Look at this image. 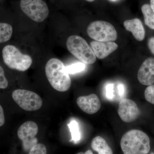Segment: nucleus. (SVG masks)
Listing matches in <instances>:
<instances>
[{
  "instance_id": "nucleus-3",
  "label": "nucleus",
  "mask_w": 154,
  "mask_h": 154,
  "mask_svg": "<svg viewBox=\"0 0 154 154\" xmlns=\"http://www.w3.org/2000/svg\"><path fill=\"white\" fill-rule=\"evenodd\" d=\"M66 46L69 51L81 62L92 64L96 61L95 53L82 37L77 35L70 36L67 40Z\"/></svg>"
},
{
  "instance_id": "nucleus-19",
  "label": "nucleus",
  "mask_w": 154,
  "mask_h": 154,
  "mask_svg": "<svg viewBox=\"0 0 154 154\" xmlns=\"http://www.w3.org/2000/svg\"><path fill=\"white\" fill-rule=\"evenodd\" d=\"M28 152L29 154H45L47 153V149L43 144L37 143L30 149Z\"/></svg>"
},
{
  "instance_id": "nucleus-2",
  "label": "nucleus",
  "mask_w": 154,
  "mask_h": 154,
  "mask_svg": "<svg viewBox=\"0 0 154 154\" xmlns=\"http://www.w3.org/2000/svg\"><path fill=\"white\" fill-rule=\"evenodd\" d=\"M120 146L125 154H146L150 150V141L145 133L133 129L123 135Z\"/></svg>"
},
{
  "instance_id": "nucleus-1",
  "label": "nucleus",
  "mask_w": 154,
  "mask_h": 154,
  "mask_svg": "<svg viewBox=\"0 0 154 154\" xmlns=\"http://www.w3.org/2000/svg\"><path fill=\"white\" fill-rule=\"evenodd\" d=\"M45 74L48 82L55 90L66 92L71 86V79L66 66L58 59L53 58L48 61L45 67Z\"/></svg>"
},
{
  "instance_id": "nucleus-12",
  "label": "nucleus",
  "mask_w": 154,
  "mask_h": 154,
  "mask_svg": "<svg viewBox=\"0 0 154 154\" xmlns=\"http://www.w3.org/2000/svg\"><path fill=\"white\" fill-rule=\"evenodd\" d=\"M92 48L96 57L103 59L114 52L118 47V45L113 41L100 42L94 40L91 42Z\"/></svg>"
},
{
  "instance_id": "nucleus-9",
  "label": "nucleus",
  "mask_w": 154,
  "mask_h": 154,
  "mask_svg": "<svg viewBox=\"0 0 154 154\" xmlns=\"http://www.w3.org/2000/svg\"><path fill=\"white\" fill-rule=\"evenodd\" d=\"M118 113L122 121L130 123L137 119L140 116V111L134 101L125 98L119 102Z\"/></svg>"
},
{
  "instance_id": "nucleus-4",
  "label": "nucleus",
  "mask_w": 154,
  "mask_h": 154,
  "mask_svg": "<svg viewBox=\"0 0 154 154\" xmlns=\"http://www.w3.org/2000/svg\"><path fill=\"white\" fill-rule=\"evenodd\" d=\"M2 57L4 62L7 66L19 71L27 70L33 62L30 56L23 54L14 45H8L4 47Z\"/></svg>"
},
{
  "instance_id": "nucleus-5",
  "label": "nucleus",
  "mask_w": 154,
  "mask_h": 154,
  "mask_svg": "<svg viewBox=\"0 0 154 154\" xmlns=\"http://www.w3.org/2000/svg\"><path fill=\"white\" fill-rule=\"evenodd\" d=\"M88 36L97 41H114L117 39V33L113 25L103 21L91 23L87 28Z\"/></svg>"
},
{
  "instance_id": "nucleus-20",
  "label": "nucleus",
  "mask_w": 154,
  "mask_h": 154,
  "mask_svg": "<svg viewBox=\"0 0 154 154\" xmlns=\"http://www.w3.org/2000/svg\"><path fill=\"white\" fill-rule=\"evenodd\" d=\"M144 96L148 102L154 105V85H151L146 88Z\"/></svg>"
},
{
  "instance_id": "nucleus-17",
  "label": "nucleus",
  "mask_w": 154,
  "mask_h": 154,
  "mask_svg": "<svg viewBox=\"0 0 154 154\" xmlns=\"http://www.w3.org/2000/svg\"><path fill=\"white\" fill-rule=\"evenodd\" d=\"M86 68L85 63L82 62H77L66 66L69 74H75L85 70Z\"/></svg>"
},
{
  "instance_id": "nucleus-27",
  "label": "nucleus",
  "mask_w": 154,
  "mask_h": 154,
  "mask_svg": "<svg viewBox=\"0 0 154 154\" xmlns=\"http://www.w3.org/2000/svg\"><path fill=\"white\" fill-rule=\"evenodd\" d=\"M85 154H93V152L91 151V150H88V151H87L85 153Z\"/></svg>"
},
{
  "instance_id": "nucleus-13",
  "label": "nucleus",
  "mask_w": 154,
  "mask_h": 154,
  "mask_svg": "<svg viewBox=\"0 0 154 154\" xmlns=\"http://www.w3.org/2000/svg\"><path fill=\"white\" fill-rule=\"evenodd\" d=\"M125 28L132 33L135 38L139 41H142L145 37V30L139 19H135L125 20L123 23Z\"/></svg>"
},
{
  "instance_id": "nucleus-11",
  "label": "nucleus",
  "mask_w": 154,
  "mask_h": 154,
  "mask_svg": "<svg viewBox=\"0 0 154 154\" xmlns=\"http://www.w3.org/2000/svg\"><path fill=\"white\" fill-rule=\"evenodd\" d=\"M137 79L143 85L149 86L154 83V58L146 59L137 73Z\"/></svg>"
},
{
  "instance_id": "nucleus-22",
  "label": "nucleus",
  "mask_w": 154,
  "mask_h": 154,
  "mask_svg": "<svg viewBox=\"0 0 154 154\" xmlns=\"http://www.w3.org/2000/svg\"><path fill=\"white\" fill-rule=\"evenodd\" d=\"M8 86V82L5 76L4 69L0 66V89H6Z\"/></svg>"
},
{
  "instance_id": "nucleus-23",
  "label": "nucleus",
  "mask_w": 154,
  "mask_h": 154,
  "mask_svg": "<svg viewBox=\"0 0 154 154\" xmlns=\"http://www.w3.org/2000/svg\"><path fill=\"white\" fill-rule=\"evenodd\" d=\"M117 94L119 97H122L124 96L125 92V88L123 84L119 83L117 85Z\"/></svg>"
},
{
  "instance_id": "nucleus-18",
  "label": "nucleus",
  "mask_w": 154,
  "mask_h": 154,
  "mask_svg": "<svg viewBox=\"0 0 154 154\" xmlns=\"http://www.w3.org/2000/svg\"><path fill=\"white\" fill-rule=\"evenodd\" d=\"M71 133L72 140L75 142L79 141L81 139V133L79 124L77 121L73 120L68 125Z\"/></svg>"
},
{
  "instance_id": "nucleus-14",
  "label": "nucleus",
  "mask_w": 154,
  "mask_h": 154,
  "mask_svg": "<svg viewBox=\"0 0 154 154\" xmlns=\"http://www.w3.org/2000/svg\"><path fill=\"white\" fill-rule=\"evenodd\" d=\"M91 147L99 154H112L113 151L108 146L105 139L102 137L96 136L91 142Z\"/></svg>"
},
{
  "instance_id": "nucleus-16",
  "label": "nucleus",
  "mask_w": 154,
  "mask_h": 154,
  "mask_svg": "<svg viewBox=\"0 0 154 154\" xmlns=\"http://www.w3.org/2000/svg\"><path fill=\"white\" fill-rule=\"evenodd\" d=\"M13 28L8 23H0V43L10 40L13 34Z\"/></svg>"
},
{
  "instance_id": "nucleus-15",
  "label": "nucleus",
  "mask_w": 154,
  "mask_h": 154,
  "mask_svg": "<svg viewBox=\"0 0 154 154\" xmlns=\"http://www.w3.org/2000/svg\"><path fill=\"white\" fill-rule=\"evenodd\" d=\"M145 23L150 29L154 30V12L149 4H145L141 8Z\"/></svg>"
},
{
  "instance_id": "nucleus-6",
  "label": "nucleus",
  "mask_w": 154,
  "mask_h": 154,
  "mask_svg": "<svg viewBox=\"0 0 154 154\" xmlns=\"http://www.w3.org/2000/svg\"><path fill=\"white\" fill-rule=\"evenodd\" d=\"M12 97L18 105L28 111H36L41 108L42 99L38 94L32 91L18 89L12 93Z\"/></svg>"
},
{
  "instance_id": "nucleus-26",
  "label": "nucleus",
  "mask_w": 154,
  "mask_h": 154,
  "mask_svg": "<svg viewBox=\"0 0 154 154\" xmlns=\"http://www.w3.org/2000/svg\"><path fill=\"white\" fill-rule=\"evenodd\" d=\"M150 6L154 12V0H150Z\"/></svg>"
},
{
  "instance_id": "nucleus-8",
  "label": "nucleus",
  "mask_w": 154,
  "mask_h": 154,
  "mask_svg": "<svg viewBox=\"0 0 154 154\" xmlns=\"http://www.w3.org/2000/svg\"><path fill=\"white\" fill-rule=\"evenodd\" d=\"M38 132L37 125L33 121L26 122L19 128L17 135L22 140L25 152H29L33 146L38 143V140L36 137Z\"/></svg>"
},
{
  "instance_id": "nucleus-7",
  "label": "nucleus",
  "mask_w": 154,
  "mask_h": 154,
  "mask_svg": "<svg viewBox=\"0 0 154 154\" xmlns=\"http://www.w3.org/2000/svg\"><path fill=\"white\" fill-rule=\"evenodd\" d=\"M20 8L29 18L35 22H43L49 14L46 3L42 0H21Z\"/></svg>"
},
{
  "instance_id": "nucleus-29",
  "label": "nucleus",
  "mask_w": 154,
  "mask_h": 154,
  "mask_svg": "<svg viewBox=\"0 0 154 154\" xmlns=\"http://www.w3.org/2000/svg\"><path fill=\"white\" fill-rule=\"evenodd\" d=\"M112 1H115V0H112Z\"/></svg>"
},
{
  "instance_id": "nucleus-25",
  "label": "nucleus",
  "mask_w": 154,
  "mask_h": 154,
  "mask_svg": "<svg viewBox=\"0 0 154 154\" xmlns=\"http://www.w3.org/2000/svg\"><path fill=\"white\" fill-rule=\"evenodd\" d=\"M5 123V116L2 107L0 105V127L3 126Z\"/></svg>"
},
{
  "instance_id": "nucleus-28",
  "label": "nucleus",
  "mask_w": 154,
  "mask_h": 154,
  "mask_svg": "<svg viewBox=\"0 0 154 154\" xmlns=\"http://www.w3.org/2000/svg\"><path fill=\"white\" fill-rule=\"evenodd\" d=\"M87 2H94L95 0H86Z\"/></svg>"
},
{
  "instance_id": "nucleus-24",
  "label": "nucleus",
  "mask_w": 154,
  "mask_h": 154,
  "mask_svg": "<svg viewBox=\"0 0 154 154\" xmlns=\"http://www.w3.org/2000/svg\"><path fill=\"white\" fill-rule=\"evenodd\" d=\"M148 45L151 52L154 55V37H151L149 39Z\"/></svg>"
},
{
  "instance_id": "nucleus-21",
  "label": "nucleus",
  "mask_w": 154,
  "mask_h": 154,
  "mask_svg": "<svg viewBox=\"0 0 154 154\" xmlns=\"http://www.w3.org/2000/svg\"><path fill=\"white\" fill-rule=\"evenodd\" d=\"M114 84H107L105 87V95L109 101H112L114 97Z\"/></svg>"
},
{
  "instance_id": "nucleus-10",
  "label": "nucleus",
  "mask_w": 154,
  "mask_h": 154,
  "mask_svg": "<svg viewBox=\"0 0 154 154\" xmlns=\"http://www.w3.org/2000/svg\"><path fill=\"white\" fill-rule=\"evenodd\" d=\"M76 102L81 110L89 114L97 113L101 107L100 99L95 94L80 96L77 99Z\"/></svg>"
}]
</instances>
